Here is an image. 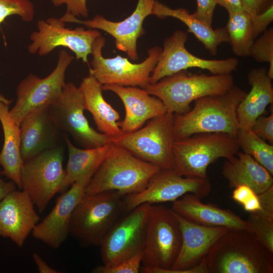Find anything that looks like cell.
<instances>
[{
    "label": "cell",
    "instance_id": "6da1fadb",
    "mask_svg": "<svg viewBox=\"0 0 273 273\" xmlns=\"http://www.w3.org/2000/svg\"><path fill=\"white\" fill-rule=\"evenodd\" d=\"M208 273H272L273 253L255 234L228 229L205 256Z\"/></svg>",
    "mask_w": 273,
    "mask_h": 273
},
{
    "label": "cell",
    "instance_id": "7a4b0ae2",
    "mask_svg": "<svg viewBox=\"0 0 273 273\" xmlns=\"http://www.w3.org/2000/svg\"><path fill=\"white\" fill-rule=\"evenodd\" d=\"M246 94L234 85L223 93L196 100L188 112L174 114L175 139L201 132H223L236 137L239 129L237 110Z\"/></svg>",
    "mask_w": 273,
    "mask_h": 273
},
{
    "label": "cell",
    "instance_id": "3957f363",
    "mask_svg": "<svg viewBox=\"0 0 273 273\" xmlns=\"http://www.w3.org/2000/svg\"><path fill=\"white\" fill-rule=\"evenodd\" d=\"M160 169L111 142L106 157L86 186L84 193L116 191L125 196L138 193Z\"/></svg>",
    "mask_w": 273,
    "mask_h": 273
},
{
    "label": "cell",
    "instance_id": "277c9868",
    "mask_svg": "<svg viewBox=\"0 0 273 273\" xmlns=\"http://www.w3.org/2000/svg\"><path fill=\"white\" fill-rule=\"evenodd\" d=\"M124 196L116 191L84 193L72 212L69 234L82 246H100L110 229L125 213Z\"/></svg>",
    "mask_w": 273,
    "mask_h": 273
},
{
    "label": "cell",
    "instance_id": "5b68a950",
    "mask_svg": "<svg viewBox=\"0 0 273 273\" xmlns=\"http://www.w3.org/2000/svg\"><path fill=\"white\" fill-rule=\"evenodd\" d=\"M235 85L232 74L208 75L191 74L181 70L164 77L144 88L160 99L168 112L182 114L190 109V104L208 95L223 93Z\"/></svg>",
    "mask_w": 273,
    "mask_h": 273
},
{
    "label": "cell",
    "instance_id": "8992f818",
    "mask_svg": "<svg viewBox=\"0 0 273 273\" xmlns=\"http://www.w3.org/2000/svg\"><path fill=\"white\" fill-rule=\"evenodd\" d=\"M240 148L236 137L223 132H201L175 139L172 169L186 177H207V169L220 158L231 159Z\"/></svg>",
    "mask_w": 273,
    "mask_h": 273
},
{
    "label": "cell",
    "instance_id": "52a82bcc",
    "mask_svg": "<svg viewBox=\"0 0 273 273\" xmlns=\"http://www.w3.org/2000/svg\"><path fill=\"white\" fill-rule=\"evenodd\" d=\"M175 139L174 114L167 111L149 120L142 128L115 137L112 143L160 169H172Z\"/></svg>",
    "mask_w": 273,
    "mask_h": 273
},
{
    "label": "cell",
    "instance_id": "ba28073f",
    "mask_svg": "<svg viewBox=\"0 0 273 273\" xmlns=\"http://www.w3.org/2000/svg\"><path fill=\"white\" fill-rule=\"evenodd\" d=\"M64 155V147L59 146L23 162L20 172L21 189L40 213L55 194L67 188Z\"/></svg>",
    "mask_w": 273,
    "mask_h": 273
},
{
    "label": "cell",
    "instance_id": "9c48e42d",
    "mask_svg": "<svg viewBox=\"0 0 273 273\" xmlns=\"http://www.w3.org/2000/svg\"><path fill=\"white\" fill-rule=\"evenodd\" d=\"M105 42V38L101 35L93 43V58L89 74L102 85L113 84L144 88L149 83V78L162 53L161 47L150 48L147 51V58L140 63L134 64L119 55L111 58L104 57L102 51Z\"/></svg>",
    "mask_w": 273,
    "mask_h": 273
},
{
    "label": "cell",
    "instance_id": "30bf717a",
    "mask_svg": "<svg viewBox=\"0 0 273 273\" xmlns=\"http://www.w3.org/2000/svg\"><path fill=\"white\" fill-rule=\"evenodd\" d=\"M181 244V233L174 212L152 205L142 263L149 268L170 269Z\"/></svg>",
    "mask_w": 273,
    "mask_h": 273
},
{
    "label": "cell",
    "instance_id": "8fae6325",
    "mask_svg": "<svg viewBox=\"0 0 273 273\" xmlns=\"http://www.w3.org/2000/svg\"><path fill=\"white\" fill-rule=\"evenodd\" d=\"M152 205L143 203L122 215L102 240L103 265L109 266L144 251Z\"/></svg>",
    "mask_w": 273,
    "mask_h": 273
},
{
    "label": "cell",
    "instance_id": "7c38bea8",
    "mask_svg": "<svg viewBox=\"0 0 273 273\" xmlns=\"http://www.w3.org/2000/svg\"><path fill=\"white\" fill-rule=\"evenodd\" d=\"M82 93L73 83H65L59 98L49 105L51 117L56 127L69 133L81 147L92 149L112 142L114 137L92 127L84 115Z\"/></svg>",
    "mask_w": 273,
    "mask_h": 273
},
{
    "label": "cell",
    "instance_id": "4fadbf2b",
    "mask_svg": "<svg viewBox=\"0 0 273 273\" xmlns=\"http://www.w3.org/2000/svg\"><path fill=\"white\" fill-rule=\"evenodd\" d=\"M73 59V56L62 50L59 53L56 67L48 76L41 78L30 73L21 81L17 87L15 105L9 111L17 125L20 126L23 119L29 112L50 105L60 97L66 83V70Z\"/></svg>",
    "mask_w": 273,
    "mask_h": 273
},
{
    "label": "cell",
    "instance_id": "5bb4252c",
    "mask_svg": "<svg viewBox=\"0 0 273 273\" xmlns=\"http://www.w3.org/2000/svg\"><path fill=\"white\" fill-rule=\"evenodd\" d=\"M187 39L185 32L176 30L164 39L163 49L149 78V83L191 68L207 70L214 75L232 74L237 70L239 64L237 58L208 60L197 57L186 48Z\"/></svg>",
    "mask_w": 273,
    "mask_h": 273
},
{
    "label": "cell",
    "instance_id": "9a60e30c",
    "mask_svg": "<svg viewBox=\"0 0 273 273\" xmlns=\"http://www.w3.org/2000/svg\"><path fill=\"white\" fill-rule=\"evenodd\" d=\"M211 190L208 177H186L177 174L172 169H160L149 179L143 191L124 196L125 213L143 203L173 202L187 193L202 199Z\"/></svg>",
    "mask_w": 273,
    "mask_h": 273
},
{
    "label": "cell",
    "instance_id": "2e32d148",
    "mask_svg": "<svg viewBox=\"0 0 273 273\" xmlns=\"http://www.w3.org/2000/svg\"><path fill=\"white\" fill-rule=\"evenodd\" d=\"M65 23L60 18L54 17L46 21L38 20V31L33 32L30 35L32 43L28 47V52L44 56L61 46L72 51L77 60L81 59L83 63H88L93 43L101 35V32L96 29L85 30L82 27L74 29L67 28Z\"/></svg>",
    "mask_w": 273,
    "mask_h": 273
},
{
    "label": "cell",
    "instance_id": "e0dca14e",
    "mask_svg": "<svg viewBox=\"0 0 273 273\" xmlns=\"http://www.w3.org/2000/svg\"><path fill=\"white\" fill-rule=\"evenodd\" d=\"M155 0H138L133 12L127 18L119 22L106 19L100 15L92 19L81 20L68 12L60 19L63 22L80 24L90 29L102 30L115 39L116 48L125 52L132 61L138 59L137 40L145 33L143 27L146 18L151 15Z\"/></svg>",
    "mask_w": 273,
    "mask_h": 273
},
{
    "label": "cell",
    "instance_id": "ac0fdd59",
    "mask_svg": "<svg viewBox=\"0 0 273 273\" xmlns=\"http://www.w3.org/2000/svg\"><path fill=\"white\" fill-rule=\"evenodd\" d=\"M87 174L74 182L71 188L59 196L55 205L32 231L34 238L53 249L59 248L69 234V223L72 212L84 194L86 186L93 176Z\"/></svg>",
    "mask_w": 273,
    "mask_h": 273
},
{
    "label": "cell",
    "instance_id": "d6986e66",
    "mask_svg": "<svg viewBox=\"0 0 273 273\" xmlns=\"http://www.w3.org/2000/svg\"><path fill=\"white\" fill-rule=\"evenodd\" d=\"M39 220L34 204L24 191L14 190L0 202V236L22 247Z\"/></svg>",
    "mask_w": 273,
    "mask_h": 273
},
{
    "label": "cell",
    "instance_id": "ffe728a7",
    "mask_svg": "<svg viewBox=\"0 0 273 273\" xmlns=\"http://www.w3.org/2000/svg\"><path fill=\"white\" fill-rule=\"evenodd\" d=\"M102 88L114 93L123 104L125 117L117 122L122 133L134 131L141 128L147 121L167 112L160 99L142 88L111 84L103 85Z\"/></svg>",
    "mask_w": 273,
    "mask_h": 273
},
{
    "label": "cell",
    "instance_id": "44dd1931",
    "mask_svg": "<svg viewBox=\"0 0 273 273\" xmlns=\"http://www.w3.org/2000/svg\"><path fill=\"white\" fill-rule=\"evenodd\" d=\"M20 154L25 162L43 151L58 146L61 131L50 115L49 105L28 113L20 125Z\"/></svg>",
    "mask_w": 273,
    "mask_h": 273
},
{
    "label": "cell",
    "instance_id": "7402d4cb",
    "mask_svg": "<svg viewBox=\"0 0 273 273\" xmlns=\"http://www.w3.org/2000/svg\"><path fill=\"white\" fill-rule=\"evenodd\" d=\"M174 213L181 230V244L171 269H187L199 263L212 245L229 229L198 224Z\"/></svg>",
    "mask_w": 273,
    "mask_h": 273
},
{
    "label": "cell",
    "instance_id": "603a6c76",
    "mask_svg": "<svg viewBox=\"0 0 273 273\" xmlns=\"http://www.w3.org/2000/svg\"><path fill=\"white\" fill-rule=\"evenodd\" d=\"M171 210L198 224L253 232V228L247 220H243L230 209H222L211 203L204 204L192 193L186 194L173 201Z\"/></svg>",
    "mask_w": 273,
    "mask_h": 273
},
{
    "label": "cell",
    "instance_id": "cb8c5ba5",
    "mask_svg": "<svg viewBox=\"0 0 273 273\" xmlns=\"http://www.w3.org/2000/svg\"><path fill=\"white\" fill-rule=\"evenodd\" d=\"M251 88L240 102L237 110L239 128H251L256 119L263 115L273 102L272 79L264 67L254 68L248 73Z\"/></svg>",
    "mask_w": 273,
    "mask_h": 273
},
{
    "label": "cell",
    "instance_id": "d4e9b609",
    "mask_svg": "<svg viewBox=\"0 0 273 273\" xmlns=\"http://www.w3.org/2000/svg\"><path fill=\"white\" fill-rule=\"evenodd\" d=\"M222 174L231 188L245 185L259 195L273 186V177L264 167L251 156L238 152L224 161Z\"/></svg>",
    "mask_w": 273,
    "mask_h": 273
},
{
    "label": "cell",
    "instance_id": "484cf974",
    "mask_svg": "<svg viewBox=\"0 0 273 273\" xmlns=\"http://www.w3.org/2000/svg\"><path fill=\"white\" fill-rule=\"evenodd\" d=\"M102 86L89 74L83 78L78 87L82 95L84 110L92 114L98 129L102 133L115 138L122 133L117 123L120 115L104 99Z\"/></svg>",
    "mask_w": 273,
    "mask_h": 273
},
{
    "label": "cell",
    "instance_id": "4316f807",
    "mask_svg": "<svg viewBox=\"0 0 273 273\" xmlns=\"http://www.w3.org/2000/svg\"><path fill=\"white\" fill-rule=\"evenodd\" d=\"M151 15L160 19L171 17L181 21L188 27V32L192 33L212 56L216 55L221 43H229L225 27L213 29L212 26L196 18L193 14H190L186 9H172L155 0Z\"/></svg>",
    "mask_w": 273,
    "mask_h": 273
},
{
    "label": "cell",
    "instance_id": "83f0119b",
    "mask_svg": "<svg viewBox=\"0 0 273 273\" xmlns=\"http://www.w3.org/2000/svg\"><path fill=\"white\" fill-rule=\"evenodd\" d=\"M9 105L0 101V121L3 127L4 142L0 152V172L21 189V169L23 164L20 154L21 137L20 126L11 118Z\"/></svg>",
    "mask_w": 273,
    "mask_h": 273
},
{
    "label": "cell",
    "instance_id": "f1b7e54d",
    "mask_svg": "<svg viewBox=\"0 0 273 273\" xmlns=\"http://www.w3.org/2000/svg\"><path fill=\"white\" fill-rule=\"evenodd\" d=\"M68 151V160L66 172V188L71 186L82 176L96 172L106 157L111 143L92 149H80L72 144L70 139L64 137Z\"/></svg>",
    "mask_w": 273,
    "mask_h": 273
},
{
    "label": "cell",
    "instance_id": "f546056e",
    "mask_svg": "<svg viewBox=\"0 0 273 273\" xmlns=\"http://www.w3.org/2000/svg\"><path fill=\"white\" fill-rule=\"evenodd\" d=\"M258 195L261 209L250 212L247 221L258 240L273 253V187Z\"/></svg>",
    "mask_w": 273,
    "mask_h": 273
},
{
    "label": "cell",
    "instance_id": "4dcf8cb0",
    "mask_svg": "<svg viewBox=\"0 0 273 273\" xmlns=\"http://www.w3.org/2000/svg\"><path fill=\"white\" fill-rule=\"evenodd\" d=\"M229 18L225 26L229 37V43L237 56H249L253 37L250 15L244 10L228 13Z\"/></svg>",
    "mask_w": 273,
    "mask_h": 273
},
{
    "label": "cell",
    "instance_id": "1f68e13d",
    "mask_svg": "<svg viewBox=\"0 0 273 273\" xmlns=\"http://www.w3.org/2000/svg\"><path fill=\"white\" fill-rule=\"evenodd\" d=\"M236 139L243 152L251 156L273 175V145L266 143L251 128H239Z\"/></svg>",
    "mask_w": 273,
    "mask_h": 273
},
{
    "label": "cell",
    "instance_id": "d6a6232c",
    "mask_svg": "<svg viewBox=\"0 0 273 273\" xmlns=\"http://www.w3.org/2000/svg\"><path fill=\"white\" fill-rule=\"evenodd\" d=\"M256 61L259 63L268 62L269 77L273 79V27L265 30L253 41L249 52Z\"/></svg>",
    "mask_w": 273,
    "mask_h": 273
},
{
    "label": "cell",
    "instance_id": "836d02e7",
    "mask_svg": "<svg viewBox=\"0 0 273 273\" xmlns=\"http://www.w3.org/2000/svg\"><path fill=\"white\" fill-rule=\"evenodd\" d=\"M34 14V7L30 0H0V24L13 15L29 22L33 20Z\"/></svg>",
    "mask_w": 273,
    "mask_h": 273
},
{
    "label": "cell",
    "instance_id": "e575fe53",
    "mask_svg": "<svg viewBox=\"0 0 273 273\" xmlns=\"http://www.w3.org/2000/svg\"><path fill=\"white\" fill-rule=\"evenodd\" d=\"M143 251L114 265H100L94 267L92 273H138L140 270Z\"/></svg>",
    "mask_w": 273,
    "mask_h": 273
},
{
    "label": "cell",
    "instance_id": "d590c367",
    "mask_svg": "<svg viewBox=\"0 0 273 273\" xmlns=\"http://www.w3.org/2000/svg\"><path fill=\"white\" fill-rule=\"evenodd\" d=\"M232 198L241 204L246 211L249 212H255L261 209L258 195L248 186L241 185L235 188Z\"/></svg>",
    "mask_w": 273,
    "mask_h": 273
},
{
    "label": "cell",
    "instance_id": "8d00e7d4",
    "mask_svg": "<svg viewBox=\"0 0 273 273\" xmlns=\"http://www.w3.org/2000/svg\"><path fill=\"white\" fill-rule=\"evenodd\" d=\"M251 129L258 136L273 145V113L268 116H259Z\"/></svg>",
    "mask_w": 273,
    "mask_h": 273
},
{
    "label": "cell",
    "instance_id": "74e56055",
    "mask_svg": "<svg viewBox=\"0 0 273 273\" xmlns=\"http://www.w3.org/2000/svg\"><path fill=\"white\" fill-rule=\"evenodd\" d=\"M253 37L255 40L267 30L273 21V5L262 13L251 16Z\"/></svg>",
    "mask_w": 273,
    "mask_h": 273
},
{
    "label": "cell",
    "instance_id": "f35d334b",
    "mask_svg": "<svg viewBox=\"0 0 273 273\" xmlns=\"http://www.w3.org/2000/svg\"><path fill=\"white\" fill-rule=\"evenodd\" d=\"M197 9L193 14L194 17L212 26L213 13L217 4L216 0H196Z\"/></svg>",
    "mask_w": 273,
    "mask_h": 273
},
{
    "label": "cell",
    "instance_id": "ab89813d",
    "mask_svg": "<svg viewBox=\"0 0 273 273\" xmlns=\"http://www.w3.org/2000/svg\"><path fill=\"white\" fill-rule=\"evenodd\" d=\"M55 7L65 5L66 12L75 17L82 16L87 18L88 16V10L87 7L86 0H51Z\"/></svg>",
    "mask_w": 273,
    "mask_h": 273
},
{
    "label": "cell",
    "instance_id": "60d3db41",
    "mask_svg": "<svg viewBox=\"0 0 273 273\" xmlns=\"http://www.w3.org/2000/svg\"><path fill=\"white\" fill-rule=\"evenodd\" d=\"M140 271L144 273H208L205 257L196 265L187 269L175 270L170 269L149 268L141 267Z\"/></svg>",
    "mask_w": 273,
    "mask_h": 273
},
{
    "label": "cell",
    "instance_id": "b9f144b4",
    "mask_svg": "<svg viewBox=\"0 0 273 273\" xmlns=\"http://www.w3.org/2000/svg\"><path fill=\"white\" fill-rule=\"evenodd\" d=\"M244 11L251 16L262 13L273 5V0H241Z\"/></svg>",
    "mask_w": 273,
    "mask_h": 273
},
{
    "label": "cell",
    "instance_id": "7bdbcfd3",
    "mask_svg": "<svg viewBox=\"0 0 273 273\" xmlns=\"http://www.w3.org/2000/svg\"><path fill=\"white\" fill-rule=\"evenodd\" d=\"M217 4L224 8L228 13L243 10L241 0H216Z\"/></svg>",
    "mask_w": 273,
    "mask_h": 273
},
{
    "label": "cell",
    "instance_id": "ee69618b",
    "mask_svg": "<svg viewBox=\"0 0 273 273\" xmlns=\"http://www.w3.org/2000/svg\"><path fill=\"white\" fill-rule=\"evenodd\" d=\"M32 258L40 273H59L58 270L50 266L36 253L32 254Z\"/></svg>",
    "mask_w": 273,
    "mask_h": 273
},
{
    "label": "cell",
    "instance_id": "f6af8a7d",
    "mask_svg": "<svg viewBox=\"0 0 273 273\" xmlns=\"http://www.w3.org/2000/svg\"><path fill=\"white\" fill-rule=\"evenodd\" d=\"M15 184L13 181L6 182L0 177V202L11 192L15 190Z\"/></svg>",
    "mask_w": 273,
    "mask_h": 273
},
{
    "label": "cell",
    "instance_id": "bcb514c9",
    "mask_svg": "<svg viewBox=\"0 0 273 273\" xmlns=\"http://www.w3.org/2000/svg\"><path fill=\"white\" fill-rule=\"evenodd\" d=\"M0 101L3 102L5 104L9 105L12 103V100L7 99L2 95L0 94Z\"/></svg>",
    "mask_w": 273,
    "mask_h": 273
}]
</instances>
